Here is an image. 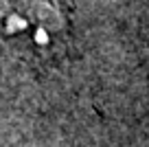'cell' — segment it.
<instances>
[{"label":"cell","mask_w":149,"mask_h":147,"mask_svg":"<svg viewBox=\"0 0 149 147\" xmlns=\"http://www.w3.org/2000/svg\"><path fill=\"white\" fill-rule=\"evenodd\" d=\"M68 13L64 0H0V40L51 51L64 40Z\"/></svg>","instance_id":"1"}]
</instances>
